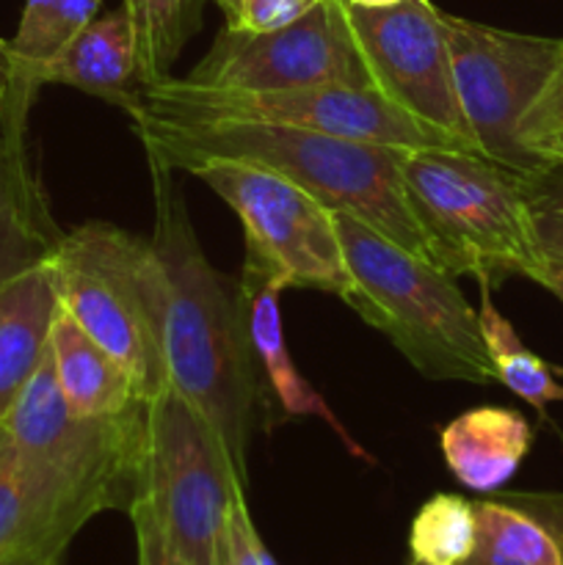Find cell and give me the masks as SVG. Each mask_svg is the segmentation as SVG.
Masks as SVG:
<instances>
[{
    "mask_svg": "<svg viewBox=\"0 0 563 565\" xmlns=\"http://www.w3.org/2000/svg\"><path fill=\"white\" fill-rule=\"evenodd\" d=\"M59 315L50 259L0 285V423L50 351Z\"/></svg>",
    "mask_w": 563,
    "mask_h": 565,
    "instance_id": "ac0fdd59",
    "label": "cell"
},
{
    "mask_svg": "<svg viewBox=\"0 0 563 565\" xmlns=\"http://www.w3.org/2000/svg\"><path fill=\"white\" fill-rule=\"evenodd\" d=\"M64 232L25 154V132L0 119V285L53 257Z\"/></svg>",
    "mask_w": 563,
    "mask_h": 565,
    "instance_id": "9a60e30c",
    "label": "cell"
},
{
    "mask_svg": "<svg viewBox=\"0 0 563 565\" xmlns=\"http://www.w3.org/2000/svg\"><path fill=\"white\" fill-rule=\"evenodd\" d=\"M475 550L464 565H563V500H475Z\"/></svg>",
    "mask_w": 563,
    "mask_h": 565,
    "instance_id": "e0dca14e",
    "label": "cell"
},
{
    "mask_svg": "<svg viewBox=\"0 0 563 565\" xmlns=\"http://www.w3.org/2000/svg\"><path fill=\"white\" fill-rule=\"evenodd\" d=\"M439 445L453 478L486 494L517 475L533 445V428L513 408L480 406L447 423Z\"/></svg>",
    "mask_w": 563,
    "mask_h": 565,
    "instance_id": "d6986e66",
    "label": "cell"
},
{
    "mask_svg": "<svg viewBox=\"0 0 563 565\" xmlns=\"http://www.w3.org/2000/svg\"><path fill=\"white\" fill-rule=\"evenodd\" d=\"M50 270L59 307L127 370L149 403L169 384V281L152 243L88 221L61 235Z\"/></svg>",
    "mask_w": 563,
    "mask_h": 565,
    "instance_id": "5b68a950",
    "label": "cell"
},
{
    "mask_svg": "<svg viewBox=\"0 0 563 565\" xmlns=\"http://www.w3.org/2000/svg\"><path fill=\"white\" fill-rule=\"evenodd\" d=\"M66 550H33L17 552V555L0 557V565H61Z\"/></svg>",
    "mask_w": 563,
    "mask_h": 565,
    "instance_id": "f546056e",
    "label": "cell"
},
{
    "mask_svg": "<svg viewBox=\"0 0 563 565\" xmlns=\"http://www.w3.org/2000/svg\"><path fill=\"white\" fill-rule=\"evenodd\" d=\"M103 511H121L110 491L17 450L0 430V557L70 550Z\"/></svg>",
    "mask_w": 563,
    "mask_h": 565,
    "instance_id": "4fadbf2b",
    "label": "cell"
},
{
    "mask_svg": "<svg viewBox=\"0 0 563 565\" xmlns=\"http://www.w3.org/2000/svg\"><path fill=\"white\" fill-rule=\"evenodd\" d=\"M235 486H243L202 412L166 384L147 403L141 489L182 565H224V533Z\"/></svg>",
    "mask_w": 563,
    "mask_h": 565,
    "instance_id": "8992f818",
    "label": "cell"
},
{
    "mask_svg": "<svg viewBox=\"0 0 563 565\" xmlns=\"http://www.w3.org/2000/svg\"><path fill=\"white\" fill-rule=\"evenodd\" d=\"M185 81L210 88H373L346 0H320L285 28L248 33L224 28Z\"/></svg>",
    "mask_w": 563,
    "mask_h": 565,
    "instance_id": "30bf717a",
    "label": "cell"
},
{
    "mask_svg": "<svg viewBox=\"0 0 563 565\" xmlns=\"http://www.w3.org/2000/svg\"><path fill=\"white\" fill-rule=\"evenodd\" d=\"M219 193L246 232L241 281L282 290H320L348 301L353 292L334 210L276 171L237 160H208L191 171Z\"/></svg>",
    "mask_w": 563,
    "mask_h": 565,
    "instance_id": "ba28073f",
    "label": "cell"
},
{
    "mask_svg": "<svg viewBox=\"0 0 563 565\" xmlns=\"http://www.w3.org/2000/svg\"><path fill=\"white\" fill-rule=\"evenodd\" d=\"M97 9L99 0H25L14 39L0 42V108L14 103L20 77L31 66L53 58L97 17Z\"/></svg>",
    "mask_w": 563,
    "mask_h": 565,
    "instance_id": "44dd1931",
    "label": "cell"
},
{
    "mask_svg": "<svg viewBox=\"0 0 563 565\" xmlns=\"http://www.w3.org/2000/svg\"><path fill=\"white\" fill-rule=\"evenodd\" d=\"M475 550V508L458 494H434L408 527V552L419 565H464Z\"/></svg>",
    "mask_w": 563,
    "mask_h": 565,
    "instance_id": "cb8c5ba5",
    "label": "cell"
},
{
    "mask_svg": "<svg viewBox=\"0 0 563 565\" xmlns=\"http://www.w3.org/2000/svg\"><path fill=\"white\" fill-rule=\"evenodd\" d=\"M353 292L348 307L386 334L417 373L434 381L491 384L495 364L478 312L453 276L414 257L348 213H334Z\"/></svg>",
    "mask_w": 563,
    "mask_h": 565,
    "instance_id": "277c9868",
    "label": "cell"
},
{
    "mask_svg": "<svg viewBox=\"0 0 563 565\" xmlns=\"http://www.w3.org/2000/svg\"><path fill=\"white\" fill-rule=\"evenodd\" d=\"M528 149L533 154H539V158H544L546 163H563V130L539 138V141L530 143Z\"/></svg>",
    "mask_w": 563,
    "mask_h": 565,
    "instance_id": "4dcf8cb0",
    "label": "cell"
},
{
    "mask_svg": "<svg viewBox=\"0 0 563 565\" xmlns=\"http://www.w3.org/2000/svg\"><path fill=\"white\" fill-rule=\"evenodd\" d=\"M442 25L458 103L480 154L524 177L550 166L524 147L519 125L561 61L563 39L502 31L445 11Z\"/></svg>",
    "mask_w": 563,
    "mask_h": 565,
    "instance_id": "9c48e42d",
    "label": "cell"
},
{
    "mask_svg": "<svg viewBox=\"0 0 563 565\" xmlns=\"http://www.w3.org/2000/svg\"><path fill=\"white\" fill-rule=\"evenodd\" d=\"M320 0H241L235 20L226 28L248 33H268L307 14Z\"/></svg>",
    "mask_w": 563,
    "mask_h": 565,
    "instance_id": "4316f807",
    "label": "cell"
},
{
    "mask_svg": "<svg viewBox=\"0 0 563 565\" xmlns=\"http://www.w3.org/2000/svg\"><path fill=\"white\" fill-rule=\"evenodd\" d=\"M204 0H125L136 36L138 75L144 86L171 75L188 39L202 25Z\"/></svg>",
    "mask_w": 563,
    "mask_h": 565,
    "instance_id": "7402d4cb",
    "label": "cell"
},
{
    "mask_svg": "<svg viewBox=\"0 0 563 565\" xmlns=\"http://www.w3.org/2000/svg\"><path fill=\"white\" fill-rule=\"evenodd\" d=\"M346 11L375 92L464 152L480 154L458 103L442 11L431 0L379 9L346 3Z\"/></svg>",
    "mask_w": 563,
    "mask_h": 565,
    "instance_id": "8fae6325",
    "label": "cell"
},
{
    "mask_svg": "<svg viewBox=\"0 0 563 565\" xmlns=\"http://www.w3.org/2000/svg\"><path fill=\"white\" fill-rule=\"evenodd\" d=\"M561 130H563V53H561V61H557V66L552 70V75L546 77L539 97L533 99L528 114L522 116L519 138H522L524 147H530V143L539 141V138L550 136V132H561Z\"/></svg>",
    "mask_w": 563,
    "mask_h": 565,
    "instance_id": "484cf974",
    "label": "cell"
},
{
    "mask_svg": "<svg viewBox=\"0 0 563 565\" xmlns=\"http://www.w3.org/2000/svg\"><path fill=\"white\" fill-rule=\"evenodd\" d=\"M149 169L155 188L149 243L169 281V381L208 417L237 478L246 483V450L257 406L246 301L241 285L226 281L204 257L171 169L155 160H149Z\"/></svg>",
    "mask_w": 563,
    "mask_h": 565,
    "instance_id": "6da1fadb",
    "label": "cell"
},
{
    "mask_svg": "<svg viewBox=\"0 0 563 565\" xmlns=\"http://www.w3.org/2000/svg\"><path fill=\"white\" fill-rule=\"evenodd\" d=\"M346 3L370 6V9H379V6H392V3H397V0H346Z\"/></svg>",
    "mask_w": 563,
    "mask_h": 565,
    "instance_id": "d6a6232c",
    "label": "cell"
},
{
    "mask_svg": "<svg viewBox=\"0 0 563 565\" xmlns=\"http://www.w3.org/2000/svg\"><path fill=\"white\" fill-rule=\"evenodd\" d=\"M533 281L546 287L563 303V257H546V254H541V263L535 268Z\"/></svg>",
    "mask_w": 563,
    "mask_h": 565,
    "instance_id": "f1b7e54d",
    "label": "cell"
},
{
    "mask_svg": "<svg viewBox=\"0 0 563 565\" xmlns=\"http://www.w3.org/2000/svg\"><path fill=\"white\" fill-rule=\"evenodd\" d=\"M171 121V125H221L252 121L296 130L323 132L346 141L403 149H458L439 132L403 114L375 88L309 86V88H210L185 77H160L141 92V108L130 121Z\"/></svg>",
    "mask_w": 563,
    "mask_h": 565,
    "instance_id": "52a82bcc",
    "label": "cell"
},
{
    "mask_svg": "<svg viewBox=\"0 0 563 565\" xmlns=\"http://www.w3.org/2000/svg\"><path fill=\"white\" fill-rule=\"evenodd\" d=\"M44 83L72 86L77 92L94 94V97L116 105L127 116L136 114L141 108L144 83L138 75L136 36H132L127 11L116 9L105 17H94L53 58L31 66L20 77L14 103L9 108H0V119L11 130L25 132L28 110H31L39 86Z\"/></svg>",
    "mask_w": 563,
    "mask_h": 565,
    "instance_id": "5bb4252c",
    "label": "cell"
},
{
    "mask_svg": "<svg viewBox=\"0 0 563 565\" xmlns=\"http://www.w3.org/2000/svg\"><path fill=\"white\" fill-rule=\"evenodd\" d=\"M243 292V301L248 309V334H252L254 356L263 362L265 375H268L270 386H274L276 397H279L282 408L290 417H318L329 425L337 434V439L359 458H368V452L353 441L348 428H342L340 419L329 408V403L315 392V386L293 364L290 351L285 342V329H282V312H279V292L282 287L276 285H246L237 281Z\"/></svg>",
    "mask_w": 563,
    "mask_h": 565,
    "instance_id": "ffe728a7",
    "label": "cell"
},
{
    "mask_svg": "<svg viewBox=\"0 0 563 565\" xmlns=\"http://www.w3.org/2000/svg\"><path fill=\"white\" fill-rule=\"evenodd\" d=\"M215 3L221 6V11H224V17H226V25H230V22L235 20L237 6H241V0H215Z\"/></svg>",
    "mask_w": 563,
    "mask_h": 565,
    "instance_id": "1f68e13d",
    "label": "cell"
},
{
    "mask_svg": "<svg viewBox=\"0 0 563 565\" xmlns=\"http://www.w3.org/2000/svg\"><path fill=\"white\" fill-rule=\"evenodd\" d=\"M50 356L61 395L77 417L114 419L147 408V401L127 370L61 307L50 331Z\"/></svg>",
    "mask_w": 563,
    "mask_h": 565,
    "instance_id": "2e32d148",
    "label": "cell"
},
{
    "mask_svg": "<svg viewBox=\"0 0 563 565\" xmlns=\"http://www.w3.org/2000/svg\"><path fill=\"white\" fill-rule=\"evenodd\" d=\"M0 430L17 450L110 491L121 511H130L141 489L147 408L114 419L77 417L61 395L47 351Z\"/></svg>",
    "mask_w": 563,
    "mask_h": 565,
    "instance_id": "7c38bea8",
    "label": "cell"
},
{
    "mask_svg": "<svg viewBox=\"0 0 563 565\" xmlns=\"http://www.w3.org/2000/svg\"><path fill=\"white\" fill-rule=\"evenodd\" d=\"M480 331H484L486 348H489L491 364H495V379L506 384L513 395L539 414L546 412L550 403H563V384L552 375V367L544 359L535 356L524 348L508 318H502L491 303L489 290L484 287V303H480Z\"/></svg>",
    "mask_w": 563,
    "mask_h": 565,
    "instance_id": "603a6c76",
    "label": "cell"
},
{
    "mask_svg": "<svg viewBox=\"0 0 563 565\" xmlns=\"http://www.w3.org/2000/svg\"><path fill=\"white\" fill-rule=\"evenodd\" d=\"M130 522L136 527V546H138V565H182L180 557L166 541L152 508L147 505L144 497H136L130 505Z\"/></svg>",
    "mask_w": 563,
    "mask_h": 565,
    "instance_id": "83f0119b",
    "label": "cell"
},
{
    "mask_svg": "<svg viewBox=\"0 0 563 565\" xmlns=\"http://www.w3.org/2000/svg\"><path fill=\"white\" fill-rule=\"evenodd\" d=\"M412 565H419V563H412Z\"/></svg>",
    "mask_w": 563,
    "mask_h": 565,
    "instance_id": "836d02e7",
    "label": "cell"
},
{
    "mask_svg": "<svg viewBox=\"0 0 563 565\" xmlns=\"http://www.w3.org/2000/svg\"><path fill=\"white\" fill-rule=\"evenodd\" d=\"M406 202L428 241L434 265L500 287L508 276L533 281L541 263L530 224L524 174L464 149H401Z\"/></svg>",
    "mask_w": 563,
    "mask_h": 565,
    "instance_id": "3957f363",
    "label": "cell"
},
{
    "mask_svg": "<svg viewBox=\"0 0 563 565\" xmlns=\"http://www.w3.org/2000/svg\"><path fill=\"white\" fill-rule=\"evenodd\" d=\"M524 199L539 252L563 257V163H550L524 177Z\"/></svg>",
    "mask_w": 563,
    "mask_h": 565,
    "instance_id": "d4e9b609",
    "label": "cell"
},
{
    "mask_svg": "<svg viewBox=\"0 0 563 565\" xmlns=\"http://www.w3.org/2000/svg\"><path fill=\"white\" fill-rule=\"evenodd\" d=\"M147 160L171 171H193L208 160L263 166L312 193L334 213H348L395 246L434 265L428 241L406 202L401 149L346 141L312 130L252 121L171 125L132 121Z\"/></svg>",
    "mask_w": 563,
    "mask_h": 565,
    "instance_id": "7a4b0ae2",
    "label": "cell"
}]
</instances>
